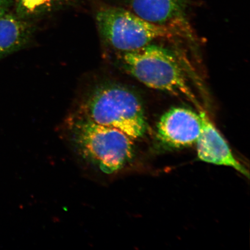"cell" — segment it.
Instances as JSON below:
<instances>
[{
  "mask_svg": "<svg viewBox=\"0 0 250 250\" xmlns=\"http://www.w3.org/2000/svg\"><path fill=\"white\" fill-rule=\"evenodd\" d=\"M199 114L202 121L201 132L196 142L199 159L207 163L232 167L249 177V171L234 157L208 115L202 110Z\"/></svg>",
  "mask_w": 250,
  "mask_h": 250,
  "instance_id": "7",
  "label": "cell"
},
{
  "mask_svg": "<svg viewBox=\"0 0 250 250\" xmlns=\"http://www.w3.org/2000/svg\"><path fill=\"white\" fill-rule=\"evenodd\" d=\"M120 56L125 70L144 85L196 102L179 61L167 49L150 43Z\"/></svg>",
  "mask_w": 250,
  "mask_h": 250,
  "instance_id": "3",
  "label": "cell"
},
{
  "mask_svg": "<svg viewBox=\"0 0 250 250\" xmlns=\"http://www.w3.org/2000/svg\"><path fill=\"white\" fill-rule=\"evenodd\" d=\"M33 33L31 25L18 16L8 12L0 16V59L22 49Z\"/></svg>",
  "mask_w": 250,
  "mask_h": 250,
  "instance_id": "8",
  "label": "cell"
},
{
  "mask_svg": "<svg viewBox=\"0 0 250 250\" xmlns=\"http://www.w3.org/2000/svg\"><path fill=\"white\" fill-rule=\"evenodd\" d=\"M68 125L77 152L103 173H114L132 158L133 139L123 131L97 124L81 113Z\"/></svg>",
  "mask_w": 250,
  "mask_h": 250,
  "instance_id": "1",
  "label": "cell"
},
{
  "mask_svg": "<svg viewBox=\"0 0 250 250\" xmlns=\"http://www.w3.org/2000/svg\"><path fill=\"white\" fill-rule=\"evenodd\" d=\"M148 22L177 29L187 26L189 0H115Z\"/></svg>",
  "mask_w": 250,
  "mask_h": 250,
  "instance_id": "6",
  "label": "cell"
},
{
  "mask_svg": "<svg viewBox=\"0 0 250 250\" xmlns=\"http://www.w3.org/2000/svg\"><path fill=\"white\" fill-rule=\"evenodd\" d=\"M199 114L182 107H174L162 115L157 125L159 138L167 145L180 148L196 143L201 134Z\"/></svg>",
  "mask_w": 250,
  "mask_h": 250,
  "instance_id": "5",
  "label": "cell"
},
{
  "mask_svg": "<svg viewBox=\"0 0 250 250\" xmlns=\"http://www.w3.org/2000/svg\"><path fill=\"white\" fill-rule=\"evenodd\" d=\"M81 114L95 123L123 131L133 140L145 133L143 107L135 94L115 83H103L89 94Z\"/></svg>",
  "mask_w": 250,
  "mask_h": 250,
  "instance_id": "2",
  "label": "cell"
},
{
  "mask_svg": "<svg viewBox=\"0 0 250 250\" xmlns=\"http://www.w3.org/2000/svg\"><path fill=\"white\" fill-rule=\"evenodd\" d=\"M73 0H15L18 16L21 18L39 17L49 13Z\"/></svg>",
  "mask_w": 250,
  "mask_h": 250,
  "instance_id": "9",
  "label": "cell"
},
{
  "mask_svg": "<svg viewBox=\"0 0 250 250\" xmlns=\"http://www.w3.org/2000/svg\"><path fill=\"white\" fill-rule=\"evenodd\" d=\"M12 4V0H0V16L7 13Z\"/></svg>",
  "mask_w": 250,
  "mask_h": 250,
  "instance_id": "10",
  "label": "cell"
},
{
  "mask_svg": "<svg viewBox=\"0 0 250 250\" xmlns=\"http://www.w3.org/2000/svg\"><path fill=\"white\" fill-rule=\"evenodd\" d=\"M96 21L103 40L120 53L136 51L156 40L171 37L175 30L149 23L122 7L100 9Z\"/></svg>",
  "mask_w": 250,
  "mask_h": 250,
  "instance_id": "4",
  "label": "cell"
}]
</instances>
